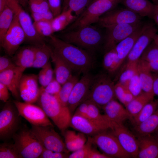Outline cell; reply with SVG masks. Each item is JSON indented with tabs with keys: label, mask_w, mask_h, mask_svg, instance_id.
Returning a JSON list of instances; mask_svg holds the SVG:
<instances>
[{
	"label": "cell",
	"mask_w": 158,
	"mask_h": 158,
	"mask_svg": "<svg viewBox=\"0 0 158 158\" xmlns=\"http://www.w3.org/2000/svg\"><path fill=\"white\" fill-rule=\"evenodd\" d=\"M48 38L53 49L72 71L84 74L89 73L93 67L94 60L90 52L66 42L54 34Z\"/></svg>",
	"instance_id": "1"
},
{
	"label": "cell",
	"mask_w": 158,
	"mask_h": 158,
	"mask_svg": "<svg viewBox=\"0 0 158 158\" xmlns=\"http://www.w3.org/2000/svg\"><path fill=\"white\" fill-rule=\"evenodd\" d=\"M56 36L90 52L97 49L104 39V35L99 28L92 25L77 29L65 31Z\"/></svg>",
	"instance_id": "2"
},
{
	"label": "cell",
	"mask_w": 158,
	"mask_h": 158,
	"mask_svg": "<svg viewBox=\"0 0 158 158\" xmlns=\"http://www.w3.org/2000/svg\"><path fill=\"white\" fill-rule=\"evenodd\" d=\"M40 97L37 102L48 117L62 132L70 126L72 117L67 106L63 105L56 97L45 92L41 86Z\"/></svg>",
	"instance_id": "3"
},
{
	"label": "cell",
	"mask_w": 158,
	"mask_h": 158,
	"mask_svg": "<svg viewBox=\"0 0 158 158\" xmlns=\"http://www.w3.org/2000/svg\"><path fill=\"white\" fill-rule=\"evenodd\" d=\"M121 0H93L65 31L77 29L97 23L102 15L111 10Z\"/></svg>",
	"instance_id": "4"
},
{
	"label": "cell",
	"mask_w": 158,
	"mask_h": 158,
	"mask_svg": "<svg viewBox=\"0 0 158 158\" xmlns=\"http://www.w3.org/2000/svg\"><path fill=\"white\" fill-rule=\"evenodd\" d=\"M115 84L107 74H98L93 77L87 99L93 102L99 108H102L116 97L114 92Z\"/></svg>",
	"instance_id": "5"
},
{
	"label": "cell",
	"mask_w": 158,
	"mask_h": 158,
	"mask_svg": "<svg viewBox=\"0 0 158 158\" xmlns=\"http://www.w3.org/2000/svg\"><path fill=\"white\" fill-rule=\"evenodd\" d=\"M18 130L12 137L13 145L21 158L39 157L44 147L30 130L24 128Z\"/></svg>",
	"instance_id": "6"
},
{
	"label": "cell",
	"mask_w": 158,
	"mask_h": 158,
	"mask_svg": "<svg viewBox=\"0 0 158 158\" xmlns=\"http://www.w3.org/2000/svg\"><path fill=\"white\" fill-rule=\"evenodd\" d=\"M6 5L12 10L18 17L25 34V42L33 45L46 43V38L38 34L30 16L17 0H7Z\"/></svg>",
	"instance_id": "7"
},
{
	"label": "cell",
	"mask_w": 158,
	"mask_h": 158,
	"mask_svg": "<svg viewBox=\"0 0 158 158\" xmlns=\"http://www.w3.org/2000/svg\"><path fill=\"white\" fill-rule=\"evenodd\" d=\"M108 130L92 136L94 143L99 148L103 153L110 158L131 157L122 147L115 136Z\"/></svg>",
	"instance_id": "8"
},
{
	"label": "cell",
	"mask_w": 158,
	"mask_h": 158,
	"mask_svg": "<svg viewBox=\"0 0 158 158\" xmlns=\"http://www.w3.org/2000/svg\"><path fill=\"white\" fill-rule=\"evenodd\" d=\"M21 116L14 103L7 102L0 112V138L12 137L18 130Z\"/></svg>",
	"instance_id": "9"
},
{
	"label": "cell",
	"mask_w": 158,
	"mask_h": 158,
	"mask_svg": "<svg viewBox=\"0 0 158 158\" xmlns=\"http://www.w3.org/2000/svg\"><path fill=\"white\" fill-rule=\"evenodd\" d=\"M53 127L32 125L30 130L44 148L54 152L68 153L65 143Z\"/></svg>",
	"instance_id": "10"
},
{
	"label": "cell",
	"mask_w": 158,
	"mask_h": 158,
	"mask_svg": "<svg viewBox=\"0 0 158 158\" xmlns=\"http://www.w3.org/2000/svg\"><path fill=\"white\" fill-rule=\"evenodd\" d=\"M143 23L141 21L135 23L115 25L105 28L104 41L105 52L114 48L119 43L133 33Z\"/></svg>",
	"instance_id": "11"
},
{
	"label": "cell",
	"mask_w": 158,
	"mask_h": 158,
	"mask_svg": "<svg viewBox=\"0 0 158 158\" xmlns=\"http://www.w3.org/2000/svg\"><path fill=\"white\" fill-rule=\"evenodd\" d=\"M25 32L15 14L11 26L0 42V45L8 56L12 57L25 42Z\"/></svg>",
	"instance_id": "12"
},
{
	"label": "cell",
	"mask_w": 158,
	"mask_h": 158,
	"mask_svg": "<svg viewBox=\"0 0 158 158\" xmlns=\"http://www.w3.org/2000/svg\"><path fill=\"white\" fill-rule=\"evenodd\" d=\"M140 16L126 8L110 11L100 18L97 23L105 28L118 25L130 24L141 21Z\"/></svg>",
	"instance_id": "13"
},
{
	"label": "cell",
	"mask_w": 158,
	"mask_h": 158,
	"mask_svg": "<svg viewBox=\"0 0 158 158\" xmlns=\"http://www.w3.org/2000/svg\"><path fill=\"white\" fill-rule=\"evenodd\" d=\"M21 116L32 125L53 126L49 117L42 109L32 104L23 102L18 100L13 102Z\"/></svg>",
	"instance_id": "14"
},
{
	"label": "cell",
	"mask_w": 158,
	"mask_h": 158,
	"mask_svg": "<svg viewBox=\"0 0 158 158\" xmlns=\"http://www.w3.org/2000/svg\"><path fill=\"white\" fill-rule=\"evenodd\" d=\"M93 77L89 73L83 74L74 85L67 104V107L71 114L81 103L87 99Z\"/></svg>",
	"instance_id": "15"
},
{
	"label": "cell",
	"mask_w": 158,
	"mask_h": 158,
	"mask_svg": "<svg viewBox=\"0 0 158 158\" xmlns=\"http://www.w3.org/2000/svg\"><path fill=\"white\" fill-rule=\"evenodd\" d=\"M110 123V129L123 148L131 157L137 158L139 150L137 139L123 124Z\"/></svg>",
	"instance_id": "16"
},
{
	"label": "cell",
	"mask_w": 158,
	"mask_h": 158,
	"mask_svg": "<svg viewBox=\"0 0 158 158\" xmlns=\"http://www.w3.org/2000/svg\"><path fill=\"white\" fill-rule=\"evenodd\" d=\"M157 29L152 23H146L145 28L140 36L129 54L127 62L138 61L143 53L153 41Z\"/></svg>",
	"instance_id": "17"
},
{
	"label": "cell",
	"mask_w": 158,
	"mask_h": 158,
	"mask_svg": "<svg viewBox=\"0 0 158 158\" xmlns=\"http://www.w3.org/2000/svg\"><path fill=\"white\" fill-rule=\"evenodd\" d=\"M38 81L37 75L23 74L20 82L19 90L20 97L24 102L33 104L37 101L41 91Z\"/></svg>",
	"instance_id": "18"
},
{
	"label": "cell",
	"mask_w": 158,
	"mask_h": 158,
	"mask_svg": "<svg viewBox=\"0 0 158 158\" xmlns=\"http://www.w3.org/2000/svg\"><path fill=\"white\" fill-rule=\"evenodd\" d=\"M25 69L18 66L0 73V82L5 85L17 100L20 97V82Z\"/></svg>",
	"instance_id": "19"
},
{
	"label": "cell",
	"mask_w": 158,
	"mask_h": 158,
	"mask_svg": "<svg viewBox=\"0 0 158 158\" xmlns=\"http://www.w3.org/2000/svg\"><path fill=\"white\" fill-rule=\"evenodd\" d=\"M70 126L80 132L92 136L109 129L86 118L75 114L72 116Z\"/></svg>",
	"instance_id": "20"
},
{
	"label": "cell",
	"mask_w": 158,
	"mask_h": 158,
	"mask_svg": "<svg viewBox=\"0 0 158 158\" xmlns=\"http://www.w3.org/2000/svg\"><path fill=\"white\" fill-rule=\"evenodd\" d=\"M102 109L110 122L123 124L127 119L132 120V118L126 108L115 99L109 102Z\"/></svg>",
	"instance_id": "21"
},
{
	"label": "cell",
	"mask_w": 158,
	"mask_h": 158,
	"mask_svg": "<svg viewBox=\"0 0 158 158\" xmlns=\"http://www.w3.org/2000/svg\"><path fill=\"white\" fill-rule=\"evenodd\" d=\"M137 158H158V143L151 134L138 136Z\"/></svg>",
	"instance_id": "22"
},
{
	"label": "cell",
	"mask_w": 158,
	"mask_h": 158,
	"mask_svg": "<svg viewBox=\"0 0 158 158\" xmlns=\"http://www.w3.org/2000/svg\"><path fill=\"white\" fill-rule=\"evenodd\" d=\"M146 23L143 24L133 33L117 44L114 47L122 63L127 58L135 42L145 29Z\"/></svg>",
	"instance_id": "23"
},
{
	"label": "cell",
	"mask_w": 158,
	"mask_h": 158,
	"mask_svg": "<svg viewBox=\"0 0 158 158\" xmlns=\"http://www.w3.org/2000/svg\"><path fill=\"white\" fill-rule=\"evenodd\" d=\"M52 49L51 58L54 66L55 78L62 85L73 75V71L63 59Z\"/></svg>",
	"instance_id": "24"
},
{
	"label": "cell",
	"mask_w": 158,
	"mask_h": 158,
	"mask_svg": "<svg viewBox=\"0 0 158 158\" xmlns=\"http://www.w3.org/2000/svg\"><path fill=\"white\" fill-rule=\"evenodd\" d=\"M137 69L143 92L154 95L153 91L154 75L147 63L140 58L138 61Z\"/></svg>",
	"instance_id": "25"
},
{
	"label": "cell",
	"mask_w": 158,
	"mask_h": 158,
	"mask_svg": "<svg viewBox=\"0 0 158 158\" xmlns=\"http://www.w3.org/2000/svg\"><path fill=\"white\" fill-rule=\"evenodd\" d=\"M35 47L31 45L19 48L12 56V60L17 66L25 69L32 67L35 56Z\"/></svg>",
	"instance_id": "26"
},
{
	"label": "cell",
	"mask_w": 158,
	"mask_h": 158,
	"mask_svg": "<svg viewBox=\"0 0 158 158\" xmlns=\"http://www.w3.org/2000/svg\"><path fill=\"white\" fill-rule=\"evenodd\" d=\"M121 2L127 8L141 17L151 18L154 4L148 0H121Z\"/></svg>",
	"instance_id": "27"
},
{
	"label": "cell",
	"mask_w": 158,
	"mask_h": 158,
	"mask_svg": "<svg viewBox=\"0 0 158 158\" xmlns=\"http://www.w3.org/2000/svg\"><path fill=\"white\" fill-rule=\"evenodd\" d=\"M134 130L138 136L155 133L158 130V108L147 119L135 126Z\"/></svg>",
	"instance_id": "28"
},
{
	"label": "cell",
	"mask_w": 158,
	"mask_h": 158,
	"mask_svg": "<svg viewBox=\"0 0 158 158\" xmlns=\"http://www.w3.org/2000/svg\"><path fill=\"white\" fill-rule=\"evenodd\" d=\"M154 95L143 92L126 105V108L132 119L147 104L154 99Z\"/></svg>",
	"instance_id": "29"
},
{
	"label": "cell",
	"mask_w": 158,
	"mask_h": 158,
	"mask_svg": "<svg viewBox=\"0 0 158 158\" xmlns=\"http://www.w3.org/2000/svg\"><path fill=\"white\" fill-rule=\"evenodd\" d=\"M65 144L68 150L73 152L82 148L87 141L84 134L76 133L72 130H67L64 132Z\"/></svg>",
	"instance_id": "30"
},
{
	"label": "cell",
	"mask_w": 158,
	"mask_h": 158,
	"mask_svg": "<svg viewBox=\"0 0 158 158\" xmlns=\"http://www.w3.org/2000/svg\"><path fill=\"white\" fill-rule=\"evenodd\" d=\"M140 58L148 64L151 71L158 75V45L153 41L143 53Z\"/></svg>",
	"instance_id": "31"
},
{
	"label": "cell",
	"mask_w": 158,
	"mask_h": 158,
	"mask_svg": "<svg viewBox=\"0 0 158 158\" xmlns=\"http://www.w3.org/2000/svg\"><path fill=\"white\" fill-rule=\"evenodd\" d=\"M35 46V59L32 67L42 68L49 61V59L51 58L52 48L46 43Z\"/></svg>",
	"instance_id": "32"
},
{
	"label": "cell",
	"mask_w": 158,
	"mask_h": 158,
	"mask_svg": "<svg viewBox=\"0 0 158 158\" xmlns=\"http://www.w3.org/2000/svg\"><path fill=\"white\" fill-rule=\"evenodd\" d=\"M77 18V16L69 9L62 11L59 15L54 18L51 21L54 32L64 30Z\"/></svg>",
	"instance_id": "33"
},
{
	"label": "cell",
	"mask_w": 158,
	"mask_h": 158,
	"mask_svg": "<svg viewBox=\"0 0 158 158\" xmlns=\"http://www.w3.org/2000/svg\"><path fill=\"white\" fill-rule=\"evenodd\" d=\"M87 100L88 102V107L86 118L98 125L109 129L110 122L106 116L100 113L99 107L97 105L92 101Z\"/></svg>",
	"instance_id": "34"
},
{
	"label": "cell",
	"mask_w": 158,
	"mask_h": 158,
	"mask_svg": "<svg viewBox=\"0 0 158 158\" xmlns=\"http://www.w3.org/2000/svg\"><path fill=\"white\" fill-rule=\"evenodd\" d=\"M114 48L105 52L103 60V66L108 73H115L122 64Z\"/></svg>",
	"instance_id": "35"
},
{
	"label": "cell",
	"mask_w": 158,
	"mask_h": 158,
	"mask_svg": "<svg viewBox=\"0 0 158 158\" xmlns=\"http://www.w3.org/2000/svg\"><path fill=\"white\" fill-rule=\"evenodd\" d=\"M79 80L77 76L72 75L62 85L59 93L56 95H54L63 105L67 106L70 95L74 85Z\"/></svg>",
	"instance_id": "36"
},
{
	"label": "cell",
	"mask_w": 158,
	"mask_h": 158,
	"mask_svg": "<svg viewBox=\"0 0 158 158\" xmlns=\"http://www.w3.org/2000/svg\"><path fill=\"white\" fill-rule=\"evenodd\" d=\"M158 108L157 99L150 101L133 118L132 122L137 126L147 119Z\"/></svg>",
	"instance_id": "37"
},
{
	"label": "cell",
	"mask_w": 158,
	"mask_h": 158,
	"mask_svg": "<svg viewBox=\"0 0 158 158\" xmlns=\"http://www.w3.org/2000/svg\"><path fill=\"white\" fill-rule=\"evenodd\" d=\"M14 14L12 10L7 5L0 13V42L11 26Z\"/></svg>",
	"instance_id": "38"
},
{
	"label": "cell",
	"mask_w": 158,
	"mask_h": 158,
	"mask_svg": "<svg viewBox=\"0 0 158 158\" xmlns=\"http://www.w3.org/2000/svg\"><path fill=\"white\" fill-rule=\"evenodd\" d=\"M114 92L116 97L125 107L135 97L126 86L118 82L115 84Z\"/></svg>",
	"instance_id": "39"
},
{
	"label": "cell",
	"mask_w": 158,
	"mask_h": 158,
	"mask_svg": "<svg viewBox=\"0 0 158 158\" xmlns=\"http://www.w3.org/2000/svg\"><path fill=\"white\" fill-rule=\"evenodd\" d=\"M138 61L127 62L124 69L120 74L117 82L127 87L130 80L137 71Z\"/></svg>",
	"instance_id": "40"
},
{
	"label": "cell",
	"mask_w": 158,
	"mask_h": 158,
	"mask_svg": "<svg viewBox=\"0 0 158 158\" xmlns=\"http://www.w3.org/2000/svg\"><path fill=\"white\" fill-rule=\"evenodd\" d=\"M93 1V0H69L66 10L67 9L70 10L77 18Z\"/></svg>",
	"instance_id": "41"
},
{
	"label": "cell",
	"mask_w": 158,
	"mask_h": 158,
	"mask_svg": "<svg viewBox=\"0 0 158 158\" xmlns=\"http://www.w3.org/2000/svg\"><path fill=\"white\" fill-rule=\"evenodd\" d=\"M54 72L49 61L42 68L38 75V79L42 87H45L53 80Z\"/></svg>",
	"instance_id": "42"
},
{
	"label": "cell",
	"mask_w": 158,
	"mask_h": 158,
	"mask_svg": "<svg viewBox=\"0 0 158 158\" xmlns=\"http://www.w3.org/2000/svg\"><path fill=\"white\" fill-rule=\"evenodd\" d=\"M33 24L37 32L43 38H48L53 35L54 33L52 28L51 21H34Z\"/></svg>",
	"instance_id": "43"
},
{
	"label": "cell",
	"mask_w": 158,
	"mask_h": 158,
	"mask_svg": "<svg viewBox=\"0 0 158 158\" xmlns=\"http://www.w3.org/2000/svg\"><path fill=\"white\" fill-rule=\"evenodd\" d=\"M94 143L92 137L89 136L84 145L81 148L73 152L68 156L69 158H88Z\"/></svg>",
	"instance_id": "44"
},
{
	"label": "cell",
	"mask_w": 158,
	"mask_h": 158,
	"mask_svg": "<svg viewBox=\"0 0 158 158\" xmlns=\"http://www.w3.org/2000/svg\"><path fill=\"white\" fill-rule=\"evenodd\" d=\"M31 13H42L50 10L47 0H29Z\"/></svg>",
	"instance_id": "45"
},
{
	"label": "cell",
	"mask_w": 158,
	"mask_h": 158,
	"mask_svg": "<svg viewBox=\"0 0 158 158\" xmlns=\"http://www.w3.org/2000/svg\"><path fill=\"white\" fill-rule=\"evenodd\" d=\"M0 158H20L21 157L13 144H1L0 145Z\"/></svg>",
	"instance_id": "46"
},
{
	"label": "cell",
	"mask_w": 158,
	"mask_h": 158,
	"mask_svg": "<svg viewBox=\"0 0 158 158\" xmlns=\"http://www.w3.org/2000/svg\"><path fill=\"white\" fill-rule=\"evenodd\" d=\"M127 87L134 97L139 95L143 92L137 69L136 72L130 80Z\"/></svg>",
	"instance_id": "47"
},
{
	"label": "cell",
	"mask_w": 158,
	"mask_h": 158,
	"mask_svg": "<svg viewBox=\"0 0 158 158\" xmlns=\"http://www.w3.org/2000/svg\"><path fill=\"white\" fill-rule=\"evenodd\" d=\"M60 83L54 78L44 87V90L45 92L53 95H57L59 92L61 86Z\"/></svg>",
	"instance_id": "48"
},
{
	"label": "cell",
	"mask_w": 158,
	"mask_h": 158,
	"mask_svg": "<svg viewBox=\"0 0 158 158\" xmlns=\"http://www.w3.org/2000/svg\"><path fill=\"white\" fill-rule=\"evenodd\" d=\"M32 17L34 21H51L54 18L53 15L51 10L42 13H31Z\"/></svg>",
	"instance_id": "49"
},
{
	"label": "cell",
	"mask_w": 158,
	"mask_h": 158,
	"mask_svg": "<svg viewBox=\"0 0 158 158\" xmlns=\"http://www.w3.org/2000/svg\"><path fill=\"white\" fill-rule=\"evenodd\" d=\"M68 153L54 152L44 147L39 158H68Z\"/></svg>",
	"instance_id": "50"
},
{
	"label": "cell",
	"mask_w": 158,
	"mask_h": 158,
	"mask_svg": "<svg viewBox=\"0 0 158 158\" xmlns=\"http://www.w3.org/2000/svg\"><path fill=\"white\" fill-rule=\"evenodd\" d=\"M16 66L13 60L8 56H3L0 57V73L12 69Z\"/></svg>",
	"instance_id": "51"
},
{
	"label": "cell",
	"mask_w": 158,
	"mask_h": 158,
	"mask_svg": "<svg viewBox=\"0 0 158 158\" xmlns=\"http://www.w3.org/2000/svg\"><path fill=\"white\" fill-rule=\"evenodd\" d=\"M50 9L54 18L61 13V0H47Z\"/></svg>",
	"instance_id": "52"
},
{
	"label": "cell",
	"mask_w": 158,
	"mask_h": 158,
	"mask_svg": "<svg viewBox=\"0 0 158 158\" xmlns=\"http://www.w3.org/2000/svg\"><path fill=\"white\" fill-rule=\"evenodd\" d=\"M88 102L86 100L81 103L76 108L74 114L87 118L88 111Z\"/></svg>",
	"instance_id": "53"
},
{
	"label": "cell",
	"mask_w": 158,
	"mask_h": 158,
	"mask_svg": "<svg viewBox=\"0 0 158 158\" xmlns=\"http://www.w3.org/2000/svg\"><path fill=\"white\" fill-rule=\"evenodd\" d=\"M9 90L4 84L0 82V99L4 102H6L9 97Z\"/></svg>",
	"instance_id": "54"
},
{
	"label": "cell",
	"mask_w": 158,
	"mask_h": 158,
	"mask_svg": "<svg viewBox=\"0 0 158 158\" xmlns=\"http://www.w3.org/2000/svg\"><path fill=\"white\" fill-rule=\"evenodd\" d=\"M88 158H110L103 153H101L92 149L90 152Z\"/></svg>",
	"instance_id": "55"
},
{
	"label": "cell",
	"mask_w": 158,
	"mask_h": 158,
	"mask_svg": "<svg viewBox=\"0 0 158 158\" xmlns=\"http://www.w3.org/2000/svg\"><path fill=\"white\" fill-rule=\"evenodd\" d=\"M154 7L152 18L158 25V0H152Z\"/></svg>",
	"instance_id": "56"
},
{
	"label": "cell",
	"mask_w": 158,
	"mask_h": 158,
	"mask_svg": "<svg viewBox=\"0 0 158 158\" xmlns=\"http://www.w3.org/2000/svg\"><path fill=\"white\" fill-rule=\"evenodd\" d=\"M153 85V91L154 95L157 96L158 101V75H155Z\"/></svg>",
	"instance_id": "57"
},
{
	"label": "cell",
	"mask_w": 158,
	"mask_h": 158,
	"mask_svg": "<svg viewBox=\"0 0 158 158\" xmlns=\"http://www.w3.org/2000/svg\"><path fill=\"white\" fill-rule=\"evenodd\" d=\"M24 8H27L28 6L29 0H17Z\"/></svg>",
	"instance_id": "58"
},
{
	"label": "cell",
	"mask_w": 158,
	"mask_h": 158,
	"mask_svg": "<svg viewBox=\"0 0 158 158\" xmlns=\"http://www.w3.org/2000/svg\"><path fill=\"white\" fill-rule=\"evenodd\" d=\"M7 0H0V13L4 9L6 5Z\"/></svg>",
	"instance_id": "59"
},
{
	"label": "cell",
	"mask_w": 158,
	"mask_h": 158,
	"mask_svg": "<svg viewBox=\"0 0 158 158\" xmlns=\"http://www.w3.org/2000/svg\"><path fill=\"white\" fill-rule=\"evenodd\" d=\"M68 0H63V11H64L66 10Z\"/></svg>",
	"instance_id": "60"
},
{
	"label": "cell",
	"mask_w": 158,
	"mask_h": 158,
	"mask_svg": "<svg viewBox=\"0 0 158 158\" xmlns=\"http://www.w3.org/2000/svg\"><path fill=\"white\" fill-rule=\"evenodd\" d=\"M153 41L158 45V33H157L154 37Z\"/></svg>",
	"instance_id": "61"
},
{
	"label": "cell",
	"mask_w": 158,
	"mask_h": 158,
	"mask_svg": "<svg viewBox=\"0 0 158 158\" xmlns=\"http://www.w3.org/2000/svg\"><path fill=\"white\" fill-rule=\"evenodd\" d=\"M156 134L154 136V137L156 140L157 141L158 143V130L156 132Z\"/></svg>",
	"instance_id": "62"
},
{
	"label": "cell",
	"mask_w": 158,
	"mask_h": 158,
	"mask_svg": "<svg viewBox=\"0 0 158 158\" xmlns=\"http://www.w3.org/2000/svg\"></svg>",
	"instance_id": "63"
}]
</instances>
